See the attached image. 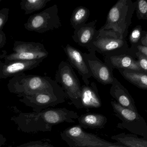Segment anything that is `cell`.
Listing matches in <instances>:
<instances>
[{"instance_id":"cell-10","label":"cell","mask_w":147,"mask_h":147,"mask_svg":"<svg viewBox=\"0 0 147 147\" xmlns=\"http://www.w3.org/2000/svg\"><path fill=\"white\" fill-rule=\"evenodd\" d=\"M89 53H83L91 74L98 83L104 85H112L115 78L112 75V70L105 62H103L96 55V51L89 50Z\"/></svg>"},{"instance_id":"cell-23","label":"cell","mask_w":147,"mask_h":147,"mask_svg":"<svg viewBox=\"0 0 147 147\" xmlns=\"http://www.w3.org/2000/svg\"><path fill=\"white\" fill-rule=\"evenodd\" d=\"M137 13L140 19L147 20V1L145 0L138 1Z\"/></svg>"},{"instance_id":"cell-32","label":"cell","mask_w":147,"mask_h":147,"mask_svg":"<svg viewBox=\"0 0 147 147\" xmlns=\"http://www.w3.org/2000/svg\"><path fill=\"white\" fill-rule=\"evenodd\" d=\"M4 64L0 60V79H1L2 72L4 67Z\"/></svg>"},{"instance_id":"cell-16","label":"cell","mask_w":147,"mask_h":147,"mask_svg":"<svg viewBox=\"0 0 147 147\" xmlns=\"http://www.w3.org/2000/svg\"><path fill=\"white\" fill-rule=\"evenodd\" d=\"M110 93L112 97L116 100L117 102L121 106L137 112L134 104L131 100L130 97L115 78L111 88Z\"/></svg>"},{"instance_id":"cell-14","label":"cell","mask_w":147,"mask_h":147,"mask_svg":"<svg viewBox=\"0 0 147 147\" xmlns=\"http://www.w3.org/2000/svg\"><path fill=\"white\" fill-rule=\"evenodd\" d=\"M81 102L82 108H98L102 106V102L98 89L95 83L81 86Z\"/></svg>"},{"instance_id":"cell-11","label":"cell","mask_w":147,"mask_h":147,"mask_svg":"<svg viewBox=\"0 0 147 147\" xmlns=\"http://www.w3.org/2000/svg\"><path fill=\"white\" fill-rule=\"evenodd\" d=\"M63 50L69 64L78 71L85 85H90L89 79L91 77V74L83 52L69 44L64 47Z\"/></svg>"},{"instance_id":"cell-15","label":"cell","mask_w":147,"mask_h":147,"mask_svg":"<svg viewBox=\"0 0 147 147\" xmlns=\"http://www.w3.org/2000/svg\"><path fill=\"white\" fill-rule=\"evenodd\" d=\"M105 62L112 69L117 68L119 70L129 69L135 71H140L139 63L132 58L127 55H113L105 56Z\"/></svg>"},{"instance_id":"cell-12","label":"cell","mask_w":147,"mask_h":147,"mask_svg":"<svg viewBox=\"0 0 147 147\" xmlns=\"http://www.w3.org/2000/svg\"><path fill=\"white\" fill-rule=\"evenodd\" d=\"M97 22V20H94L75 29L72 36L74 41L80 46L87 49L98 34V30L96 29Z\"/></svg>"},{"instance_id":"cell-5","label":"cell","mask_w":147,"mask_h":147,"mask_svg":"<svg viewBox=\"0 0 147 147\" xmlns=\"http://www.w3.org/2000/svg\"><path fill=\"white\" fill-rule=\"evenodd\" d=\"M58 8L55 4L38 14L31 16L24 26L26 30L44 33L58 29L62 26L58 14Z\"/></svg>"},{"instance_id":"cell-3","label":"cell","mask_w":147,"mask_h":147,"mask_svg":"<svg viewBox=\"0 0 147 147\" xmlns=\"http://www.w3.org/2000/svg\"><path fill=\"white\" fill-rule=\"evenodd\" d=\"M55 81L61 85L67 98L78 109H82L81 85L73 68L66 61L60 62L56 72Z\"/></svg>"},{"instance_id":"cell-8","label":"cell","mask_w":147,"mask_h":147,"mask_svg":"<svg viewBox=\"0 0 147 147\" xmlns=\"http://www.w3.org/2000/svg\"><path fill=\"white\" fill-rule=\"evenodd\" d=\"M129 8L128 1H118L110 9L106 22L101 28L112 30L124 38L128 26Z\"/></svg>"},{"instance_id":"cell-20","label":"cell","mask_w":147,"mask_h":147,"mask_svg":"<svg viewBox=\"0 0 147 147\" xmlns=\"http://www.w3.org/2000/svg\"><path fill=\"white\" fill-rule=\"evenodd\" d=\"M111 139L127 147H147V140L122 133L111 137Z\"/></svg>"},{"instance_id":"cell-13","label":"cell","mask_w":147,"mask_h":147,"mask_svg":"<svg viewBox=\"0 0 147 147\" xmlns=\"http://www.w3.org/2000/svg\"><path fill=\"white\" fill-rule=\"evenodd\" d=\"M44 59L32 60H18L4 64L1 79L13 77L24 73L26 71L36 68L43 62Z\"/></svg>"},{"instance_id":"cell-4","label":"cell","mask_w":147,"mask_h":147,"mask_svg":"<svg viewBox=\"0 0 147 147\" xmlns=\"http://www.w3.org/2000/svg\"><path fill=\"white\" fill-rule=\"evenodd\" d=\"M13 52L6 54V51L0 55L3 59L4 64L18 60H32L45 59L49 53L43 44L39 42L16 41L13 48Z\"/></svg>"},{"instance_id":"cell-27","label":"cell","mask_w":147,"mask_h":147,"mask_svg":"<svg viewBox=\"0 0 147 147\" xmlns=\"http://www.w3.org/2000/svg\"><path fill=\"white\" fill-rule=\"evenodd\" d=\"M139 65L141 69H143L146 71H147V57L144 54H142L139 57L138 61Z\"/></svg>"},{"instance_id":"cell-2","label":"cell","mask_w":147,"mask_h":147,"mask_svg":"<svg viewBox=\"0 0 147 147\" xmlns=\"http://www.w3.org/2000/svg\"><path fill=\"white\" fill-rule=\"evenodd\" d=\"M7 86L10 93L20 98L43 92L65 95L61 86L55 80L46 76L22 73L12 77Z\"/></svg>"},{"instance_id":"cell-18","label":"cell","mask_w":147,"mask_h":147,"mask_svg":"<svg viewBox=\"0 0 147 147\" xmlns=\"http://www.w3.org/2000/svg\"><path fill=\"white\" fill-rule=\"evenodd\" d=\"M111 104L117 116L123 122H133L140 119V116L138 112L124 108L115 101H111Z\"/></svg>"},{"instance_id":"cell-17","label":"cell","mask_w":147,"mask_h":147,"mask_svg":"<svg viewBox=\"0 0 147 147\" xmlns=\"http://www.w3.org/2000/svg\"><path fill=\"white\" fill-rule=\"evenodd\" d=\"M78 120L81 128L92 129L103 128L108 121L106 117L98 114L82 115L78 117Z\"/></svg>"},{"instance_id":"cell-1","label":"cell","mask_w":147,"mask_h":147,"mask_svg":"<svg viewBox=\"0 0 147 147\" xmlns=\"http://www.w3.org/2000/svg\"><path fill=\"white\" fill-rule=\"evenodd\" d=\"M79 117L78 113L65 108H48L39 112L20 113L11 120L18 129L26 133L50 132L53 126L64 123H73Z\"/></svg>"},{"instance_id":"cell-29","label":"cell","mask_w":147,"mask_h":147,"mask_svg":"<svg viewBox=\"0 0 147 147\" xmlns=\"http://www.w3.org/2000/svg\"><path fill=\"white\" fill-rule=\"evenodd\" d=\"M138 50H139L142 54H144L145 56H146L147 57V47L144 46L142 45L138 46Z\"/></svg>"},{"instance_id":"cell-26","label":"cell","mask_w":147,"mask_h":147,"mask_svg":"<svg viewBox=\"0 0 147 147\" xmlns=\"http://www.w3.org/2000/svg\"><path fill=\"white\" fill-rule=\"evenodd\" d=\"M141 35V28L140 27H136L132 31L129 36V40L132 43L138 42Z\"/></svg>"},{"instance_id":"cell-34","label":"cell","mask_w":147,"mask_h":147,"mask_svg":"<svg viewBox=\"0 0 147 147\" xmlns=\"http://www.w3.org/2000/svg\"><path fill=\"white\" fill-rule=\"evenodd\" d=\"M2 1V0H0V3L1 2V1Z\"/></svg>"},{"instance_id":"cell-24","label":"cell","mask_w":147,"mask_h":147,"mask_svg":"<svg viewBox=\"0 0 147 147\" xmlns=\"http://www.w3.org/2000/svg\"><path fill=\"white\" fill-rule=\"evenodd\" d=\"M15 147H54L46 141H35L30 142Z\"/></svg>"},{"instance_id":"cell-28","label":"cell","mask_w":147,"mask_h":147,"mask_svg":"<svg viewBox=\"0 0 147 147\" xmlns=\"http://www.w3.org/2000/svg\"><path fill=\"white\" fill-rule=\"evenodd\" d=\"M7 42V37L3 31L0 32V49L5 46Z\"/></svg>"},{"instance_id":"cell-31","label":"cell","mask_w":147,"mask_h":147,"mask_svg":"<svg viewBox=\"0 0 147 147\" xmlns=\"http://www.w3.org/2000/svg\"><path fill=\"white\" fill-rule=\"evenodd\" d=\"M141 42L143 46L147 47V33L145 36L142 39Z\"/></svg>"},{"instance_id":"cell-22","label":"cell","mask_w":147,"mask_h":147,"mask_svg":"<svg viewBox=\"0 0 147 147\" xmlns=\"http://www.w3.org/2000/svg\"><path fill=\"white\" fill-rule=\"evenodd\" d=\"M123 77L128 81L139 88L147 89V75L143 73L121 71Z\"/></svg>"},{"instance_id":"cell-33","label":"cell","mask_w":147,"mask_h":147,"mask_svg":"<svg viewBox=\"0 0 147 147\" xmlns=\"http://www.w3.org/2000/svg\"><path fill=\"white\" fill-rule=\"evenodd\" d=\"M104 147H127L125 146H119V145H117L115 144H113L112 145H110V146H108Z\"/></svg>"},{"instance_id":"cell-30","label":"cell","mask_w":147,"mask_h":147,"mask_svg":"<svg viewBox=\"0 0 147 147\" xmlns=\"http://www.w3.org/2000/svg\"><path fill=\"white\" fill-rule=\"evenodd\" d=\"M7 139L3 135L0 134V147H2L5 144Z\"/></svg>"},{"instance_id":"cell-25","label":"cell","mask_w":147,"mask_h":147,"mask_svg":"<svg viewBox=\"0 0 147 147\" xmlns=\"http://www.w3.org/2000/svg\"><path fill=\"white\" fill-rule=\"evenodd\" d=\"M9 11L8 8L0 9V32L3 31V27L7 21Z\"/></svg>"},{"instance_id":"cell-6","label":"cell","mask_w":147,"mask_h":147,"mask_svg":"<svg viewBox=\"0 0 147 147\" xmlns=\"http://www.w3.org/2000/svg\"><path fill=\"white\" fill-rule=\"evenodd\" d=\"M60 136L70 147H104L113 144L85 132L79 125L67 129Z\"/></svg>"},{"instance_id":"cell-21","label":"cell","mask_w":147,"mask_h":147,"mask_svg":"<svg viewBox=\"0 0 147 147\" xmlns=\"http://www.w3.org/2000/svg\"><path fill=\"white\" fill-rule=\"evenodd\" d=\"M51 0H22L20 3L21 9L25 11L26 15L44 8L47 3Z\"/></svg>"},{"instance_id":"cell-19","label":"cell","mask_w":147,"mask_h":147,"mask_svg":"<svg viewBox=\"0 0 147 147\" xmlns=\"http://www.w3.org/2000/svg\"><path fill=\"white\" fill-rule=\"evenodd\" d=\"M90 10L84 6L77 7L72 12L70 18V24L75 30L85 24L89 19Z\"/></svg>"},{"instance_id":"cell-7","label":"cell","mask_w":147,"mask_h":147,"mask_svg":"<svg viewBox=\"0 0 147 147\" xmlns=\"http://www.w3.org/2000/svg\"><path fill=\"white\" fill-rule=\"evenodd\" d=\"M98 34L92 44L87 48L105 56L117 55V52L124 45L123 37L111 30H98Z\"/></svg>"},{"instance_id":"cell-9","label":"cell","mask_w":147,"mask_h":147,"mask_svg":"<svg viewBox=\"0 0 147 147\" xmlns=\"http://www.w3.org/2000/svg\"><path fill=\"white\" fill-rule=\"evenodd\" d=\"M65 94L43 92L24 96L19 100L26 106L32 108L33 112H39L65 102Z\"/></svg>"}]
</instances>
